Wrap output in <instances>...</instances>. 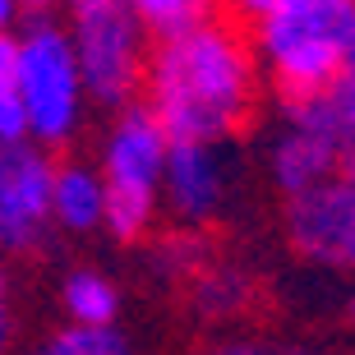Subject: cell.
I'll use <instances>...</instances> for the list:
<instances>
[{"label": "cell", "instance_id": "obj_1", "mask_svg": "<svg viewBox=\"0 0 355 355\" xmlns=\"http://www.w3.org/2000/svg\"><path fill=\"white\" fill-rule=\"evenodd\" d=\"M139 92L171 144H226L250 120L259 97L250 37L217 14L157 37L144 60Z\"/></svg>", "mask_w": 355, "mask_h": 355}, {"label": "cell", "instance_id": "obj_2", "mask_svg": "<svg viewBox=\"0 0 355 355\" xmlns=\"http://www.w3.org/2000/svg\"><path fill=\"white\" fill-rule=\"evenodd\" d=\"M355 42V0H277L254 19V65L286 106L342 79Z\"/></svg>", "mask_w": 355, "mask_h": 355}, {"label": "cell", "instance_id": "obj_3", "mask_svg": "<svg viewBox=\"0 0 355 355\" xmlns=\"http://www.w3.org/2000/svg\"><path fill=\"white\" fill-rule=\"evenodd\" d=\"M166 148H171V139L148 116L144 102H130L116 111L102 144V171L97 175H102V189H106L102 231H111L125 245L139 240L157 217Z\"/></svg>", "mask_w": 355, "mask_h": 355}, {"label": "cell", "instance_id": "obj_4", "mask_svg": "<svg viewBox=\"0 0 355 355\" xmlns=\"http://www.w3.org/2000/svg\"><path fill=\"white\" fill-rule=\"evenodd\" d=\"M19 37V74H14V92L24 102V120H28V144L37 148H65L83 125V92L79 65L69 51V33L51 19L28 24Z\"/></svg>", "mask_w": 355, "mask_h": 355}, {"label": "cell", "instance_id": "obj_5", "mask_svg": "<svg viewBox=\"0 0 355 355\" xmlns=\"http://www.w3.org/2000/svg\"><path fill=\"white\" fill-rule=\"evenodd\" d=\"M69 51L79 65L83 92L97 106H130L144 83L148 33L125 0H74L69 14Z\"/></svg>", "mask_w": 355, "mask_h": 355}, {"label": "cell", "instance_id": "obj_6", "mask_svg": "<svg viewBox=\"0 0 355 355\" xmlns=\"http://www.w3.org/2000/svg\"><path fill=\"white\" fill-rule=\"evenodd\" d=\"M286 236L304 259L355 272V157L300 198H286Z\"/></svg>", "mask_w": 355, "mask_h": 355}, {"label": "cell", "instance_id": "obj_7", "mask_svg": "<svg viewBox=\"0 0 355 355\" xmlns=\"http://www.w3.org/2000/svg\"><path fill=\"white\" fill-rule=\"evenodd\" d=\"M55 162L37 144H0V250L24 254L51 226Z\"/></svg>", "mask_w": 355, "mask_h": 355}, {"label": "cell", "instance_id": "obj_8", "mask_svg": "<svg viewBox=\"0 0 355 355\" xmlns=\"http://www.w3.org/2000/svg\"><path fill=\"white\" fill-rule=\"evenodd\" d=\"M180 222H208L226 203V162L212 144H171L162 166V194Z\"/></svg>", "mask_w": 355, "mask_h": 355}, {"label": "cell", "instance_id": "obj_9", "mask_svg": "<svg viewBox=\"0 0 355 355\" xmlns=\"http://www.w3.org/2000/svg\"><path fill=\"white\" fill-rule=\"evenodd\" d=\"M337 166H342V157H337L314 130H304L300 120H286L282 134L272 139V153H268V171H272L277 189L286 198H300L304 189H314L318 180H328Z\"/></svg>", "mask_w": 355, "mask_h": 355}, {"label": "cell", "instance_id": "obj_10", "mask_svg": "<svg viewBox=\"0 0 355 355\" xmlns=\"http://www.w3.org/2000/svg\"><path fill=\"white\" fill-rule=\"evenodd\" d=\"M102 208H106V189L97 166L60 162L51 175V222L69 236H88L102 226Z\"/></svg>", "mask_w": 355, "mask_h": 355}, {"label": "cell", "instance_id": "obj_11", "mask_svg": "<svg viewBox=\"0 0 355 355\" xmlns=\"http://www.w3.org/2000/svg\"><path fill=\"white\" fill-rule=\"evenodd\" d=\"M60 304H65V318L79 328H111L120 314V291L111 277L79 268L60 282Z\"/></svg>", "mask_w": 355, "mask_h": 355}, {"label": "cell", "instance_id": "obj_12", "mask_svg": "<svg viewBox=\"0 0 355 355\" xmlns=\"http://www.w3.org/2000/svg\"><path fill=\"white\" fill-rule=\"evenodd\" d=\"M33 355H134V346L116 323H111V328H79V323H65V328L51 332Z\"/></svg>", "mask_w": 355, "mask_h": 355}, {"label": "cell", "instance_id": "obj_13", "mask_svg": "<svg viewBox=\"0 0 355 355\" xmlns=\"http://www.w3.org/2000/svg\"><path fill=\"white\" fill-rule=\"evenodd\" d=\"M125 5L144 24L148 37H171V33H180V28L212 14V0H125Z\"/></svg>", "mask_w": 355, "mask_h": 355}, {"label": "cell", "instance_id": "obj_14", "mask_svg": "<svg viewBox=\"0 0 355 355\" xmlns=\"http://www.w3.org/2000/svg\"><path fill=\"white\" fill-rule=\"evenodd\" d=\"M198 309L203 314H236L245 304V277L226 272V268H198Z\"/></svg>", "mask_w": 355, "mask_h": 355}, {"label": "cell", "instance_id": "obj_15", "mask_svg": "<svg viewBox=\"0 0 355 355\" xmlns=\"http://www.w3.org/2000/svg\"><path fill=\"white\" fill-rule=\"evenodd\" d=\"M0 144H28L24 102H19L14 88H0Z\"/></svg>", "mask_w": 355, "mask_h": 355}, {"label": "cell", "instance_id": "obj_16", "mask_svg": "<svg viewBox=\"0 0 355 355\" xmlns=\"http://www.w3.org/2000/svg\"><path fill=\"white\" fill-rule=\"evenodd\" d=\"M14 74H19V37L0 33V88H14Z\"/></svg>", "mask_w": 355, "mask_h": 355}, {"label": "cell", "instance_id": "obj_17", "mask_svg": "<svg viewBox=\"0 0 355 355\" xmlns=\"http://www.w3.org/2000/svg\"><path fill=\"white\" fill-rule=\"evenodd\" d=\"M10 346V282L0 272V351Z\"/></svg>", "mask_w": 355, "mask_h": 355}, {"label": "cell", "instance_id": "obj_18", "mask_svg": "<svg viewBox=\"0 0 355 355\" xmlns=\"http://www.w3.org/2000/svg\"><path fill=\"white\" fill-rule=\"evenodd\" d=\"M226 5H231V10L240 14V19H259L263 10H272L277 0H226Z\"/></svg>", "mask_w": 355, "mask_h": 355}, {"label": "cell", "instance_id": "obj_19", "mask_svg": "<svg viewBox=\"0 0 355 355\" xmlns=\"http://www.w3.org/2000/svg\"><path fill=\"white\" fill-rule=\"evenodd\" d=\"M208 355H268L259 342H226V346H217V351H208Z\"/></svg>", "mask_w": 355, "mask_h": 355}, {"label": "cell", "instance_id": "obj_20", "mask_svg": "<svg viewBox=\"0 0 355 355\" xmlns=\"http://www.w3.org/2000/svg\"><path fill=\"white\" fill-rule=\"evenodd\" d=\"M337 83L355 97V42H351V55H346V69H342V79H337Z\"/></svg>", "mask_w": 355, "mask_h": 355}, {"label": "cell", "instance_id": "obj_21", "mask_svg": "<svg viewBox=\"0 0 355 355\" xmlns=\"http://www.w3.org/2000/svg\"><path fill=\"white\" fill-rule=\"evenodd\" d=\"M14 14H19V0H0V33L14 28Z\"/></svg>", "mask_w": 355, "mask_h": 355}, {"label": "cell", "instance_id": "obj_22", "mask_svg": "<svg viewBox=\"0 0 355 355\" xmlns=\"http://www.w3.org/2000/svg\"><path fill=\"white\" fill-rule=\"evenodd\" d=\"M51 5H60V0H19V10H33V14L51 10Z\"/></svg>", "mask_w": 355, "mask_h": 355}, {"label": "cell", "instance_id": "obj_23", "mask_svg": "<svg viewBox=\"0 0 355 355\" xmlns=\"http://www.w3.org/2000/svg\"><path fill=\"white\" fill-rule=\"evenodd\" d=\"M351 318H355V295H351Z\"/></svg>", "mask_w": 355, "mask_h": 355}, {"label": "cell", "instance_id": "obj_24", "mask_svg": "<svg viewBox=\"0 0 355 355\" xmlns=\"http://www.w3.org/2000/svg\"><path fill=\"white\" fill-rule=\"evenodd\" d=\"M295 355H309V351H295Z\"/></svg>", "mask_w": 355, "mask_h": 355}]
</instances>
